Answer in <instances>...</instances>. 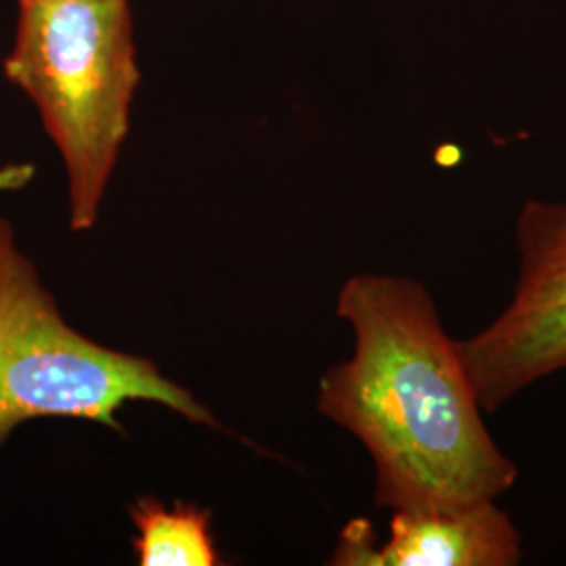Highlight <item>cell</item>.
I'll use <instances>...</instances> for the list:
<instances>
[{
	"label": "cell",
	"mask_w": 566,
	"mask_h": 566,
	"mask_svg": "<svg viewBox=\"0 0 566 566\" xmlns=\"http://www.w3.org/2000/svg\"><path fill=\"white\" fill-rule=\"evenodd\" d=\"M34 177V166L32 164H13L0 168V191L7 189H21L23 185Z\"/></svg>",
	"instance_id": "obj_7"
},
{
	"label": "cell",
	"mask_w": 566,
	"mask_h": 566,
	"mask_svg": "<svg viewBox=\"0 0 566 566\" xmlns=\"http://www.w3.org/2000/svg\"><path fill=\"white\" fill-rule=\"evenodd\" d=\"M20 7H23V4H32V2H41V0H15Z\"/></svg>",
	"instance_id": "obj_8"
},
{
	"label": "cell",
	"mask_w": 566,
	"mask_h": 566,
	"mask_svg": "<svg viewBox=\"0 0 566 566\" xmlns=\"http://www.w3.org/2000/svg\"><path fill=\"white\" fill-rule=\"evenodd\" d=\"M523 539L497 500L439 512H395L382 546L369 521L348 523L336 566H514Z\"/></svg>",
	"instance_id": "obj_5"
},
{
	"label": "cell",
	"mask_w": 566,
	"mask_h": 566,
	"mask_svg": "<svg viewBox=\"0 0 566 566\" xmlns=\"http://www.w3.org/2000/svg\"><path fill=\"white\" fill-rule=\"evenodd\" d=\"M4 76L36 105L60 149L70 227H95L139 86L128 0L23 4Z\"/></svg>",
	"instance_id": "obj_2"
},
{
	"label": "cell",
	"mask_w": 566,
	"mask_h": 566,
	"mask_svg": "<svg viewBox=\"0 0 566 566\" xmlns=\"http://www.w3.org/2000/svg\"><path fill=\"white\" fill-rule=\"evenodd\" d=\"M160 403L193 424L219 426L147 357L95 343L61 317L13 224L0 219V446L36 418H78L120 430L118 409Z\"/></svg>",
	"instance_id": "obj_3"
},
{
	"label": "cell",
	"mask_w": 566,
	"mask_h": 566,
	"mask_svg": "<svg viewBox=\"0 0 566 566\" xmlns=\"http://www.w3.org/2000/svg\"><path fill=\"white\" fill-rule=\"evenodd\" d=\"M130 518L137 528L133 546L139 565H221L210 531V510L193 504L166 507L154 497H142L130 506Z\"/></svg>",
	"instance_id": "obj_6"
},
{
	"label": "cell",
	"mask_w": 566,
	"mask_h": 566,
	"mask_svg": "<svg viewBox=\"0 0 566 566\" xmlns=\"http://www.w3.org/2000/svg\"><path fill=\"white\" fill-rule=\"evenodd\" d=\"M516 248L518 282L504 313L455 340L485 413L566 367V203H525Z\"/></svg>",
	"instance_id": "obj_4"
},
{
	"label": "cell",
	"mask_w": 566,
	"mask_h": 566,
	"mask_svg": "<svg viewBox=\"0 0 566 566\" xmlns=\"http://www.w3.org/2000/svg\"><path fill=\"white\" fill-rule=\"evenodd\" d=\"M336 311L355 332V353L325 371L317 409L369 451L376 504L439 512L507 493L518 468L493 441L458 344L424 285L353 275Z\"/></svg>",
	"instance_id": "obj_1"
}]
</instances>
